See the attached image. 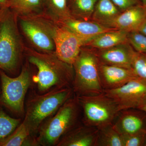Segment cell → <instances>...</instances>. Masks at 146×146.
I'll return each mask as SVG.
<instances>
[{
	"label": "cell",
	"instance_id": "6da1fadb",
	"mask_svg": "<svg viewBox=\"0 0 146 146\" xmlns=\"http://www.w3.org/2000/svg\"><path fill=\"white\" fill-rule=\"evenodd\" d=\"M24 54L27 61L37 70L32 81L36 84L38 93L43 94L54 88H72L73 66L60 60L55 52H40L25 46Z\"/></svg>",
	"mask_w": 146,
	"mask_h": 146
},
{
	"label": "cell",
	"instance_id": "7a4b0ae2",
	"mask_svg": "<svg viewBox=\"0 0 146 146\" xmlns=\"http://www.w3.org/2000/svg\"><path fill=\"white\" fill-rule=\"evenodd\" d=\"M25 103L24 121L36 137L43 123L75 95L72 87L54 88L43 94L32 90Z\"/></svg>",
	"mask_w": 146,
	"mask_h": 146
},
{
	"label": "cell",
	"instance_id": "3957f363",
	"mask_svg": "<svg viewBox=\"0 0 146 146\" xmlns=\"http://www.w3.org/2000/svg\"><path fill=\"white\" fill-rule=\"evenodd\" d=\"M81 117L80 106L74 95L40 126L36 136L39 145H57L64 135L82 122Z\"/></svg>",
	"mask_w": 146,
	"mask_h": 146
},
{
	"label": "cell",
	"instance_id": "277c9868",
	"mask_svg": "<svg viewBox=\"0 0 146 146\" xmlns=\"http://www.w3.org/2000/svg\"><path fill=\"white\" fill-rule=\"evenodd\" d=\"M24 46L18 18L8 7L0 21V70L14 74L21 64Z\"/></svg>",
	"mask_w": 146,
	"mask_h": 146
},
{
	"label": "cell",
	"instance_id": "5b68a950",
	"mask_svg": "<svg viewBox=\"0 0 146 146\" xmlns=\"http://www.w3.org/2000/svg\"><path fill=\"white\" fill-rule=\"evenodd\" d=\"M99 65L95 51L82 47L73 65L74 74L72 88L76 96L103 93L100 79Z\"/></svg>",
	"mask_w": 146,
	"mask_h": 146
},
{
	"label": "cell",
	"instance_id": "8992f818",
	"mask_svg": "<svg viewBox=\"0 0 146 146\" xmlns=\"http://www.w3.org/2000/svg\"><path fill=\"white\" fill-rule=\"evenodd\" d=\"M1 94L0 105L18 117H24L26 95L32 83L29 63L22 68L20 74L11 77L0 70Z\"/></svg>",
	"mask_w": 146,
	"mask_h": 146
},
{
	"label": "cell",
	"instance_id": "52a82bcc",
	"mask_svg": "<svg viewBox=\"0 0 146 146\" xmlns=\"http://www.w3.org/2000/svg\"><path fill=\"white\" fill-rule=\"evenodd\" d=\"M81 110V121L100 129L112 125L120 112L117 105L104 93L77 96Z\"/></svg>",
	"mask_w": 146,
	"mask_h": 146
},
{
	"label": "cell",
	"instance_id": "ba28073f",
	"mask_svg": "<svg viewBox=\"0 0 146 146\" xmlns=\"http://www.w3.org/2000/svg\"><path fill=\"white\" fill-rule=\"evenodd\" d=\"M18 18L19 29L33 48L40 52H55L56 23L44 15Z\"/></svg>",
	"mask_w": 146,
	"mask_h": 146
},
{
	"label": "cell",
	"instance_id": "9c48e42d",
	"mask_svg": "<svg viewBox=\"0 0 146 146\" xmlns=\"http://www.w3.org/2000/svg\"><path fill=\"white\" fill-rule=\"evenodd\" d=\"M104 93L117 105L119 111L137 108L146 96V80L137 77L119 88Z\"/></svg>",
	"mask_w": 146,
	"mask_h": 146
},
{
	"label": "cell",
	"instance_id": "30bf717a",
	"mask_svg": "<svg viewBox=\"0 0 146 146\" xmlns=\"http://www.w3.org/2000/svg\"><path fill=\"white\" fill-rule=\"evenodd\" d=\"M56 24L55 53L60 60L73 65L82 48L85 46V42L67 28Z\"/></svg>",
	"mask_w": 146,
	"mask_h": 146
},
{
	"label": "cell",
	"instance_id": "8fae6325",
	"mask_svg": "<svg viewBox=\"0 0 146 146\" xmlns=\"http://www.w3.org/2000/svg\"><path fill=\"white\" fill-rule=\"evenodd\" d=\"M146 19V7L139 3L122 11L104 25L129 33L138 30Z\"/></svg>",
	"mask_w": 146,
	"mask_h": 146
},
{
	"label": "cell",
	"instance_id": "7c38bea8",
	"mask_svg": "<svg viewBox=\"0 0 146 146\" xmlns=\"http://www.w3.org/2000/svg\"><path fill=\"white\" fill-rule=\"evenodd\" d=\"M135 51L128 42L95 52L100 63L131 69Z\"/></svg>",
	"mask_w": 146,
	"mask_h": 146
},
{
	"label": "cell",
	"instance_id": "4fadbf2b",
	"mask_svg": "<svg viewBox=\"0 0 146 146\" xmlns=\"http://www.w3.org/2000/svg\"><path fill=\"white\" fill-rule=\"evenodd\" d=\"M99 71L100 79L104 91L119 88L138 77L132 69L100 63Z\"/></svg>",
	"mask_w": 146,
	"mask_h": 146
},
{
	"label": "cell",
	"instance_id": "5bb4252c",
	"mask_svg": "<svg viewBox=\"0 0 146 146\" xmlns=\"http://www.w3.org/2000/svg\"><path fill=\"white\" fill-rule=\"evenodd\" d=\"M99 129L82 122L60 139L57 146H96Z\"/></svg>",
	"mask_w": 146,
	"mask_h": 146
},
{
	"label": "cell",
	"instance_id": "9a60e30c",
	"mask_svg": "<svg viewBox=\"0 0 146 146\" xmlns=\"http://www.w3.org/2000/svg\"><path fill=\"white\" fill-rule=\"evenodd\" d=\"M57 24L65 27L76 35L84 41L85 46L91 39L99 35L115 29L91 20H78L73 18Z\"/></svg>",
	"mask_w": 146,
	"mask_h": 146
},
{
	"label": "cell",
	"instance_id": "2e32d148",
	"mask_svg": "<svg viewBox=\"0 0 146 146\" xmlns=\"http://www.w3.org/2000/svg\"><path fill=\"white\" fill-rule=\"evenodd\" d=\"M112 125L121 136L146 131L143 118L131 109L121 110Z\"/></svg>",
	"mask_w": 146,
	"mask_h": 146
},
{
	"label": "cell",
	"instance_id": "e0dca14e",
	"mask_svg": "<svg viewBox=\"0 0 146 146\" xmlns=\"http://www.w3.org/2000/svg\"><path fill=\"white\" fill-rule=\"evenodd\" d=\"M39 146L36 137L33 135L24 120L13 132L0 139V146Z\"/></svg>",
	"mask_w": 146,
	"mask_h": 146
},
{
	"label": "cell",
	"instance_id": "ac0fdd59",
	"mask_svg": "<svg viewBox=\"0 0 146 146\" xmlns=\"http://www.w3.org/2000/svg\"><path fill=\"white\" fill-rule=\"evenodd\" d=\"M129 32L114 29L105 32L89 41L86 46L91 47L98 50L105 49L128 42Z\"/></svg>",
	"mask_w": 146,
	"mask_h": 146
},
{
	"label": "cell",
	"instance_id": "d6986e66",
	"mask_svg": "<svg viewBox=\"0 0 146 146\" xmlns=\"http://www.w3.org/2000/svg\"><path fill=\"white\" fill-rule=\"evenodd\" d=\"M7 7L18 17L44 15V0H9Z\"/></svg>",
	"mask_w": 146,
	"mask_h": 146
},
{
	"label": "cell",
	"instance_id": "ffe728a7",
	"mask_svg": "<svg viewBox=\"0 0 146 146\" xmlns=\"http://www.w3.org/2000/svg\"><path fill=\"white\" fill-rule=\"evenodd\" d=\"M69 0H44V15L58 24L72 18Z\"/></svg>",
	"mask_w": 146,
	"mask_h": 146
},
{
	"label": "cell",
	"instance_id": "44dd1931",
	"mask_svg": "<svg viewBox=\"0 0 146 146\" xmlns=\"http://www.w3.org/2000/svg\"><path fill=\"white\" fill-rule=\"evenodd\" d=\"M121 12L111 0H98L91 21L104 25Z\"/></svg>",
	"mask_w": 146,
	"mask_h": 146
},
{
	"label": "cell",
	"instance_id": "7402d4cb",
	"mask_svg": "<svg viewBox=\"0 0 146 146\" xmlns=\"http://www.w3.org/2000/svg\"><path fill=\"white\" fill-rule=\"evenodd\" d=\"M97 1L98 0H69V9L72 18L91 20Z\"/></svg>",
	"mask_w": 146,
	"mask_h": 146
},
{
	"label": "cell",
	"instance_id": "603a6c76",
	"mask_svg": "<svg viewBox=\"0 0 146 146\" xmlns=\"http://www.w3.org/2000/svg\"><path fill=\"white\" fill-rule=\"evenodd\" d=\"M96 146H123L122 137L112 125L99 129Z\"/></svg>",
	"mask_w": 146,
	"mask_h": 146
},
{
	"label": "cell",
	"instance_id": "cb8c5ba5",
	"mask_svg": "<svg viewBox=\"0 0 146 146\" xmlns=\"http://www.w3.org/2000/svg\"><path fill=\"white\" fill-rule=\"evenodd\" d=\"M21 122V119L10 117L2 109L0 105V139L8 136Z\"/></svg>",
	"mask_w": 146,
	"mask_h": 146
},
{
	"label": "cell",
	"instance_id": "d4e9b609",
	"mask_svg": "<svg viewBox=\"0 0 146 146\" xmlns=\"http://www.w3.org/2000/svg\"><path fill=\"white\" fill-rule=\"evenodd\" d=\"M128 42L137 52L146 54V36L135 31L129 33Z\"/></svg>",
	"mask_w": 146,
	"mask_h": 146
},
{
	"label": "cell",
	"instance_id": "484cf974",
	"mask_svg": "<svg viewBox=\"0 0 146 146\" xmlns=\"http://www.w3.org/2000/svg\"><path fill=\"white\" fill-rule=\"evenodd\" d=\"M131 69L138 77L146 80V54L135 51L132 60Z\"/></svg>",
	"mask_w": 146,
	"mask_h": 146
},
{
	"label": "cell",
	"instance_id": "4316f807",
	"mask_svg": "<svg viewBox=\"0 0 146 146\" xmlns=\"http://www.w3.org/2000/svg\"><path fill=\"white\" fill-rule=\"evenodd\" d=\"M122 137L123 146L143 145L144 144H145L146 142V131L122 136Z\"/></svg>",
	"mask_w": 146,
	"mask_h": 146
},
{
	"label": "cell",
	"instance_id": "83f0119b",
	"mask_svg": "<svg viewBox=\"0 0 146 146\" xmlns=\"http://www.w3.org/2000/svg\"><path fill=\"white\" fill-rule=\"evenodd\" d=\"M121 11L141 3L140 0H111Z\"/></svg>",
	"mask_w": 146,
	"mask_h": 146
},
{
	"label": "cell",
	"instance_id": "f1b7e54d",
	"mask_svg": "<svg viewBox=\"0 0 146 146\" xmlns=\"http://www.w3.org/2000/svg\"><path fill=\"white\" fill-rule=\"evenodd\" d=\"M137 109L146 113V96L140 103Z\"/></svg>",
	"mask_w": 146,
	"mask_h": 146
},
{
	"label": "cell",
	"instance_id": "f546056e",
	"mask_svg": "<svg viewBox=\"0 0 146 146\" xmlns=\"http://www.w3.org/2000/svg\"><path fill=\"white\" fill-rule=\"evenodd\" d=\"M137 31L146 36V19L141 24Z\"/></svg>",
	"mask_w": 146,
	"mask_h": 146
},
{
	"label": "cell",
	"instance_id": "4dcf8cb0",
	"mask_svg": "<svg viewBox=\"0 0 146 146\" xmlns=\"http://www.w3.org/2000/svg\"><path fill=\"white\" fill-rule=\"evenodd\" d=\"M9 0H0V7L1 8H5L7 7Z\"/></svg>",
	"mask_w": 146,
	"mask_h": 146
},
{
	"label": "cell",
	"instance_id": "1f68e13d",
	"mask_svg": "<svg viewBox=\"0 0 146 146\" xmlns=\"http://www.w3.org/2000/svg\"><path fill=\"white\" fill-rule=\"evenodd\" d=\"M6 8V7H5V8H1L0 7V21L2 18L4 14Z\"/></svg>",
	"mask_w": 146,
	"mask_h": 146
},
{
	"label": "cell",
	"instance_id": "d6a6232c",
	"mask_svg": "<svg viewBox=\"0 0 146 146\" xmlns=\"http://www.w3.org/2000/svg\"><path fill=\"white\" fill-rule=\"evenodd\" d=\"M141 3L146 7V0H140Z\"/></svg>",
	"mask_w": 146,
	"mask_h": 146
},
{
	"label": "cell",
	"instance_id": "836d02e7",
	"mask_svg": "<svg viewBox=\"0 0 146 146\" xmlns=\"http://www.w3.org/2000/svg\"><path fill=\"white\" fill-rule=\"evenodd\" d=\"M1 94V81H0V95Z\"/></svg>",
	"mask_w": 146,
	"mask_h": 146
},
{
	"label": "cell",
	"instance_id": "e575fe53",
	"mask_svg": "<svg viewBox=\"0 0 146 146\" xmlns=\"http://www.w3.org/2000/svg\"><path fill=\"white\" fill-rule=\"evenodd\" d=\"M145 146H146V143H145Z\"/></svg>",
	"mask_w": 146,
	"mask_h": 146
}]
</instances>
